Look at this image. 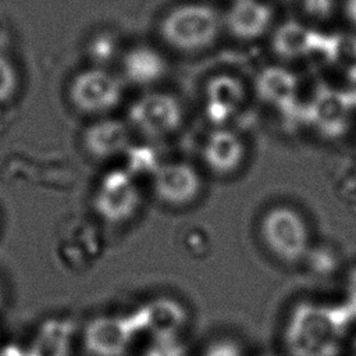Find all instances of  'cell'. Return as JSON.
Segmentation results:
<instances>
[{
  "label": "cell",
  "mask_w": 356,
  "mask_h": 356,
  "mask_svg": "<svg viewBox=\"0 0 356 356\" xmlns=\"http://www.w3.org/2000/svg\"><path fill=\"white\" fill-rule=\"evenodd\" d=\"M356 314L343 302L298 303L286 321L284 342L291 356H338L341 342Z\"/></svg>",
  "instance_id": "cell-1"
},
{
  "label": "cell",
  "mask_w": 356,
  "mask_h": 356,
  "mask_svg": "<svg viewBox=\"0 0 356 356\" xmlns=\"http://www.w3.org/2000/svg\"><path fill=\"white\" fill-rule=\"evenodd\" d=\"M224 28L222 14L202 1L182 3L161 18L160 36L179 53H199L211 47Z\"/></svg>",
  "instance_id": "cell-2"
},
{
  "label": "cell",
  "mask_w": 356,
  "mask_h": 356,
  "mask_svg": "<svg viewBox=\"0 0 356 356\" xmlns=\"http://www.w3.org/2000/svg\"><path fill=\"white\" fill-rule=\"evenodd\" d=\"M146 331L142 307L127 314L95 317L85 328L83 342L93 356H122L134 339Z\"/></svg>",
  "instance_id": "cell-3"
},
{
  "label": "cell",
  "mask_w": 356,
  "mask_h": 356,
  "mask_svg": "<svg viewBox=\"0 0 356 356\" xmlns=\"http://www.w3.org/2000/svg\"><path fill=\"white\" fill-rule=\"evenodd\" d=\"M261 238L268 250L282 261L296 263L309 250V231L298 211L288 206L268 210L260 224Z\"/></svg>",
  "instance_id": "cell-4"
},
{
  "label": "cell",
  "mask_w": 356,
  "mask_h": 356,
  "mask_svg": "<svg viewBox=\"0 0 356 356\" xmlns=\"http://www.w3.org/2000/svg\"><path fill=\"white\" fill-rule=\"evenodd\" d=\"M122 82L103 67L78 72L68 85V99L75 110L88 115L113 111L122 99Z\"/></svg>",
  "instance_id": "cell-5"
},
{
  "label": "cell",
  "mask_w": 356,
  "mask_h": 356,
  "mask_svg": "<svg viewBox=\"0 0 356 356\" xmlns=\"http://www.w3.org/2000/svg\"><path fill=\"white\" fill-rule=\"evenodd\" d=\"M184 110L179 100L167 92H147L128 110V124L147 138H164L179 129Z\"/></svg>",
  "instance_id": "cell-6"
},
{
  "label": "cell",
  "mask_w": 356,
  "mask_h": 356,
  "mask_svg": "<svg viewBox=\"0 0 356 356\" xmlns=\"http://www.w3.org/2000/svg\"><path fill=\"white\" fill-rule=\"evenodd\" d=\"M353 106L342 89L320 83L305 103L306 127L324 139L342 138L350 125Z\"/></svg>",
  "instance_id": "cell-7"
},
{
  "label": "cell",
  "mask_w": 356,
  "mask_h": 356,
  "mask_svg": "<svg viewBox=\"0 0 356 356\" xmlns=\"http://www.w3.org/2000/svg\"><path fill=\"white\" fill-rule=\"evenodd\" d=\"M254 93L266 106L277 108L296 127H306L305 103L298 97V79L282 65L264 67L254 79Z\"/></svg>",
  "instance_id": "cell-8"
},
{
  "label": "cell",
  "mask_w": 356,
  "mask_h": 356,
  "mask_svg": "<svg viewBox=\"0 0 356 356\" xmlns=\"http://www.w3.org/2000/svg\"><path fill=\"white\" fill-rule=\"evenodd\" d=\"M140 204V193L135 178L124 168L107 172L95 195V209L111 224H121L134 217Z\"/></svg>",
  "instance_id": "cell-9"
},
{
  "label": "cell",
  "mask_w": 356,
  "mask_h": 356,
  "mask_svg": "<svg viewBox=\"0 0 356 356\" xmlns=\"http://www.w3.org/2000/svg\"><path fill=\"white\" fill-rule=\"evenodd\" d=\"M154 196L171 206L192 203L200 193L202 181L197 171L188 163H161L152 177Z\"/></svg>",
  "instance_id": "cell-10"
},
{
  "label": "cell",
  "mask_w": 356,
  "mask_h": 356,
  "mask_svg": "<svg viewBox=\"0 0 356 356\" xmlns=\"http://www.w3.org/2000/svg\"><path fill=\"white\" fill-rule=\"evenodd\" d=\"M246 97V86L239 78L227 74L216 75L206 82L203 90L206 117L216 127H225L241 111Z\"/></svg>",
  "instance_id": "cell-11"
},
{
  "label": "cell",
  "mask_w": 356,
  "mask_h": 356,
  "mask_svg": "<svg viewBox=\"0 0 356 356\" xmlns=\"http://www.w3.org/2000/svg\"><path fill=\"white\" fill-rule=\"evenodd\" d=\"M273 19V8L263 0H232L222 15L224 28L243 42L263 38L270 32Z\"/></svg>",
  "instance_id": "cell-12"
},
{
  "label": "cell",
  "mask_w": 356,
  "mask_h": 356,
  "mask_svg": "<svg viewBox=\"0 0 356 356\" xmlns=\"http://www.w3.org/2000/svg\"><path fill=\"white\" fill-rule=\"evenodd\" d=\"M246 146L235 131L227 127H216L204 139L202 157L204 164L218 175L235 172L243 163Z\"/></svg>",
  "instance_id": "cell-13"
},
{
  "label": "cell",
  "mask_w": 356,
  "mask_h": 356,
  "mask_svg": "<svg viewBox=\"0 0 356 356\" xmlns=\"http://www.w3.org/2000/svg\"><path fill=\"white\" fill-rule=\"evenodd\" d=\"M82 140L90 156L107 160L124 154L129 147V125L117 118H99L85 129Z\"/></svg>",
  "instance_id": "cell-14"
},
{
  "label": "cell",
  "mask_w": 356,
  "mask_h": 356,
  "mask_svg": "<svg viewBox=\"0 0 356 356\" xmlns=\"http://www.w3.org/2000/svg\"><path fill=\"white\" fill-rule=\"evenodd\" d=\"M168 64L164 56L149 44L129 47L121 56L122 78L135 86H152L167 74Z\"/></svg>",
  "instance_id": "cell-15"
},
{
  "label": "cell",
  "mask_w": 356,
  "mask_h": 356,
  "mask_svg": "<svg viewBox=\"0 0 356 356\" xmlns=\"http://www.w3.org/2000/svg\"><path fill=\"white\" fill-rule=\"evenodd\" d=\"M320 35L321 32L300 21H284L271 33V50L277 57L286 61L310 58Z\"/></svg>",
  "instance_id": "cell-16"
},
{
  "label": "cell",
  "mask_w": 356,
  "mask_h": 356,
  "mask_svg": "<svg viewBox=\"0 0 356 356\" xmlns=\"http://www.w3.org/2000/svg\"><path fill=\"white\" fill-rule=\"evenodd\" d=\"M146 332L153 338L179 337L181 330L188 321V312L185 306L168 296L154 298L140 305Z\"/></svg>",
  "instance_id": "cell-17"
},
{
  "label": "cell",
  "mask_w": 356,
  "mask_h": 356,
  "mask_svg": "<svg viewBox=\"0 0 356 356\" xmlns=\"http://www.w3.org/2000/svg\"><path fill=\"white\" fill-rule=\"evenodd\" d=\"M125 156V171L134 178L136 175H152L161 165L157 152L149 145H129L124 153Z\"/></svg>",
  "instance_id": "cell-18"
},
{
  "label": "cell",
  "mask_w": 356,
  "mask_h": 356,
  "mask_svg": "<svg viewBox=\"0 0 356 356\" xmlns=\"http://www.w3.org/2000/svg\"><path fill=\"white\" fill-rule=\"evenodd\" d=\"M90 58L95 61V67H103L111 63L118 56V40L111 33L96 35L89 44ZM104 68V67H103Z\"/></svg>",
  "instance_id": "cell-19"
},
{
  "label": "cell",
  "mask_w": 356,
  "mask_h": 356,
  "mask_svg": "<svg viewBox=\"0 0 356 356\" xmlns=\"http://www.w3.org/2000/svg\"><path fill=\"white\" fill-rule=\"evenodd\" d=\"M19 89V72L15 64L0 54V103L10 102Z\"/></svg>",
  "instance_id": "cell-20"
},
{
  "label": "cell",
  "mask_w": 356,
  "mask_h": 356,
  "mask_svg": "<svg viewBox=\"0 0 356 356\" xmlns=\"http://www.w3.org/2000/svg\"><path fill=\"white\" fill-rule=\"evenodd\" d=\"M143 356H188V349L179 337L153 338Z\"/></svg>",
  "instance_id": "cell-21"
},
{
  "label": "cell",
  "mask_w": 356,
  "mask_h": 356,
  "mask_svg": "<svg viewBox=\"0 0 356 356\" xmlns=\"http://www.w3.org/2000/svg\"><path fill=\"white\" fill-rule=\"evenodd\" d=\"M303 15L314 22H324L332 18L337 3L335 0H299Z\"/></svg>",
  "instance_id": "cell-22"
},
{
  "label": "cell",
  "mask_w": 356,
  "mask_h": 356,
  "mask_svg": "<svg viewBox=\"0 0 356 356\" xmlns=\"http://www.w3.org/2000/svg\"><path fill=\"white\" fill-rule=\"evenodd\" d=\"M203 356H243V350L235 341L222 338L213 341L203 352Z\"/></svg>",
  "instance_id": "cell-23"
},
{
  "label": "cell",
  "mask_w": 356,
  "mask_h": 356,
  "mask_svg": "<svg viewBox=\"0 0 356 356\" xmlns=\"http://www.w3.org/2000/svg\"><path fill=\"white\" fill-rule=\"evenodd\" d=\"M342 92L345 93V96L348 97V100L355 108L356 107V65L348 68Z\"/></svg>",
  "instance_id": "cell-24"
},
{
  "label": "cell",
  "mask_w": 356,
  "mask_h": 356,
  "mask_svg": "<svg viewBox=\"0 0 356 356\" xmlns=\"http://www.w3.org/2000/svg\"><path fill=\"white\" fill-rule=\"evenodd\" d=\"M356 314V267L350 270L346 280V300Z\"/></svg>",
  "instance_id": "cell-25"
},
{
  "label": "cell",
  "mask_w": 356,
  "mask_h": 356,
  "mask_svg": "<svg viewBox=\"0 0 356 356\" xmlns=\"http://www.w3.org/2000/svg\"><path fill=\"white\" fill-rule=\"evenodd\" d=\"M342 10L349 24L356 28V0H343Z\"/></svg>",
  "instance_id": "cell-26"
},
{
  "label": "cell",
  "mask_w": 356,
  "mask_h": 356,
  "mask_svg": "<svg viewBox=\"0 0 356 356\" xmlns=\"http://www.w3.org/2000/svg\"><path fill=\"white\" fill-rule=\"evenodd\" d=\"M282 1H293V0H282Z\"/></svg>",
  "instance_id": "cell-27"
}]
</instances>
